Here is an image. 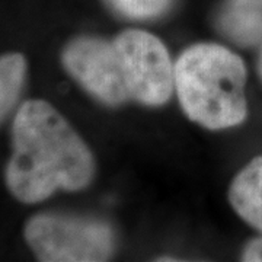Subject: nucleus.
<instances>
[{
  "instance_id": "obj_1",
  "label": "nucleus",
  "mask_w": 262,
  "mask_h": 262,
  "mask_svg": "<svg viewBox=\"0 0 262 262\" xmlns=\"http://www.w3.org/2000/svg\"><path fill=\"white\" fill-rule=\"evenodd\" d=\"M64 70L99 102L130 101L160 106L175 91V64L166 46L147 31L131 28L114 39L80 35L61 51Z\"/></svg>"
},
{
  "instance_id": "obj_2",
  "label": "nucleus",
  "mask_w": 262,
  "mask_h": 262,
  "mask_svg": "<svg viewBox=\"0 0 262 262\" xmlns=\"http://www.w3.org/2000/svg\"><path fill=\"white\" fill-rule=\"evenodd\" d=\"M95 173L91 149L51 103L29 99L19 106L6 166V185L18 201L37 204L57 189L80 191Z\"/></svg>"
},
{
  "instance_id": "obj_3",
  "label": "nucleus",
  "mask_w": 262,
  "mask_h": 262,
  "mask_svg": "<svg viewBox=\"0 0 262 262\" xmlns=\"http://www.w3.org/2000/svg\"><path fill=\"white\" fill-rule=\"evenodd\" d=\"M246 66L230 48L200 42L175 63V91L182 111L208 130L241 125L248 117Z\"/></svg>"
},
{
  "instance_id": "obj_4",
  "label": "nucleus",
  "mask_w": 262,
  "mask_h": 262,
  "mask_svg": "<svg viewBox=\"0 0 262 262\" xmlns=\"http://www.w3.org/2000/svg\"><path fill=\"white\" fill-rule=\"evenodd\" d=\"M24 234L42 262H102L115 251L113 226L95 217L39 213L27 222Z\"/></svg>"
},
{
  "instance_id": "obj_5",
  "label": "nucleus",
  "mask_w": 262,
  "mask_h": 262,
  "mask_svg": "<svg viewBox=\"0 0 262 262\" xmlns=\"http://www.w3.org/2000/svg\"><path fill=\"white\" fill-rule=\"evenodd\" d=\"M215 29L241 47L262 39V0H223L215 12Z\"/></svg>"
},
{
  "instance_id": "obj_6",
  "label": "nucleus",
  "mask_w": 262,
  "mask_h": 262,
  "mask_svg": "<svg viewBox=\"0 0 262 262\" xmlns=\"http://www.w3.org/2000/svg\"><path fill=\"white\" fill-rule=\"evenodd\" d=\"M229 203L236 214L262 232V155L237 172L229 188Z\"/></svg>"
},
{
  "instance_id": "obj_7",
  "label": "nucleus",
  "mask_w": 262,
  "mask_h": 262,
  "mask_svg": "<svg viewBox=\"0 0 262 262\" xmlns=\"http://www.w3.org/2000/svg\"><path fill=\"white\" fill-rule=\"evenodd\" d=\"M27 77V58L20 53H6L0 58V115L5 120L18 102Z\"/></svg>"
},
{
  "instance_id": "obj_8",
  "label": "nucleus",
  "mask_w": 262,
  "mask_h": 262,
  "mask_svg": "<svg viewBox=\"0 0 262 262\" xmlns=\"http://www.w3.org/2000/svg\"><path fill=\"white\" fill-rule=\"evenodd\" d=\"M115 15L130 20H150L162 16L173 0H102Z\"/></svg>"
},
{
  "instance_id": "obj_9",
  "label": "nucleus",
  "mask_w": 262,
  "mask_h": 262,
  "mask_svg": "<svg viewBox=\"0 0 262 262\" xmlns=\"http://www.w3.org/2000/svg\"><path fill=\"white\" fill-rule=\"evenodd\" d=\"M241 259L245 262H262V237H255L246 244Z\"/></svg>"
},
{
  "instance_id": "obj_10",
  "label": "nucleus",
  "mask_w": 262,
  "mask_h": 262,
  "mask_svg": "<svg viewBox=\"0 0 262 262\" xmlns=\"http://www.w3.org/2000/svg\"><path fill=\"white\" fill-rule=\"evenodd\" d=\"M261 75H262V53H261Z\"/></svg>"
}]
</instances>
